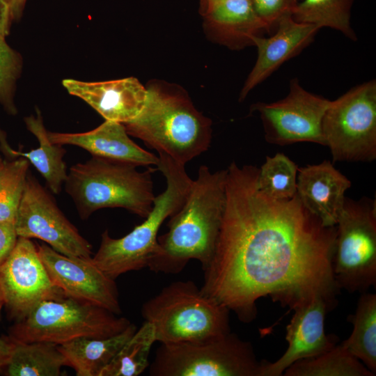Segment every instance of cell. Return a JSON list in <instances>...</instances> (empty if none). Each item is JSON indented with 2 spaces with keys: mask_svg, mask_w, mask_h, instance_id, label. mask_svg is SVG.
Instances as JSON below:
<instances>
[{
  "mask_svg": "<svg viewBox=\"0 0 376 376\" xmlns=\"http://www.w3.org/2000/svg\"><path fill=\"white\" fill-rule=\"evenodd\" d=\"M136 327L131 323L122 332L107 338L81 337L58 345L77 376H100L104 368L132 337Z\"/></svg>",
  "mask_w": 376,
  "mask_h": 376,
  "instance_id": "44dd1931",
  "label": "cell"
},
{
  "mask_svg": "<svg viewBox=\"0 0 376 376\" xmlns=\"http://www.w3.org/2000/svg\"><path fill=\"white\" fill-rule=\"evenodd\" d=\"M230 310L191 281H175L146 301L141 315L162 344L201 340L230 331Z\"/></svg>",
  "mask_w": 376,
  "mask_h": 376,
  "instance_id": "8992f818",
  "label": "cell"
},
{
  "mask_svg": "<svg viewBox=\"0 0 376 376\" xmlns=\"http://www.w3.org/2000/svg\"><path fill=\"white\" fill-rule=\"evenodd\" d=\"M223 0H199V12L203 16L216 3Z\"/></svg>",
  "mask_w": 376,
  "mask_h": 376,
  "instance_id": "d590c367",
  "label": "cell"
},
{
  "mask_svg": "<svg viewBox=\"0 0 376 376\" xmlns=\"http://www.w3.org/2000/svg\"><path fill=\"white\" fill-rule=\"evenodd\" d=\"M297 165L284 154L267 156L259 168L258 187L273 198H291L297 193Z\"/></svg>",
  "mask_w": 376,
  "mask_h": 376,
  "instance_id": "83f0119b",
  "label": "cell"
},
{
  "mask_svg": "<svg viewBox=\"0 0 376 376\" xmlns=\"http://www.w3.org/2000/svg\"><path fill=\"white\" fill-rule=\"evenodd\" d=\"M211 124L182 93L152 85L141 111L123 125L129 135L185 165L209 148Z\"/></svg>",
  "mask_w": 376,
  "mask_h": 376,
  "instance_id": "3957f363",
  "label": "cell"
},
{
  "mask_svg": "<svg viewBox=\"0 0 376 376\" xmlns=\"http://www.w3.org/2000/svg\"><path fill=\"white\" fill-rule=\"evenodd\" d=\"M54 143L80 147L92 156L133 164L152 167L157 165L159 157L144 150L129 136L123 123L105 120L93 130L81 133L47 132Z\"/></svg>",
  "mask_w": 376,
  "mask_h": 376,
  "instance_id": "ac0fdd59",
  "label": "cell"
},
{
  "mask_svg": "<svg viewBox=\"0 0 376 376\" xmlns=\"http://www.w3.org/2000/svg\"><path fill=\"white\" fill-rule=\"evenodd\" d=\"M276 31L270 37L256 36L253 44L257 47L256 63L241 90L239 100L268 78L283 63L299 54L310 45L320 29L314 24L295 21L291 15L283 17L277 23Z\"/></svg>",
  "mask_w": 376,
  "mask_h": 376,
  "instance_id": "2e32d148",
  "label": "cell"
},
{
  "mask_svg": "<svg viewBox=\"0 0 376 376\" xmlns=\"http://www.w3.org/2000/svg\"><path fill=\"white\" fill-rule=\"evenodd\" d=\"M36 112V116L26 117L24 122L29 131L37 138L39 147L28 152L15 151V156L27 159L44 178L49 189L58 194L68 176L63 159L65 150L62 145L50 141L40 112L38 109Z\"/></svg>",
  "mask_w": 376,
  "mask_h": 376,
  "instance_id": "7402d4cb",
  "label": "cell"
},
{
  "mask_svg": "<svg viewBox=\"0 0 376 376\" xmlns=\"http://www.w3.org/2000/svg\"><path fill=\"white\" fill-rule=\"evenodd\" d=\"M101 306L63 297L36 305L13 326L10 338L19 342L61 345L81 337L107 338L124 331L131 322Z\"/></svg>",
  "mask_w": 376,
  "mask_h": 376,
  "instance_id": "52a82bcc",
  "label": "cell"
},
{
  "mask_svg": "<svg viewBox=\"0 0 376 376\" xmlns=\"http://www.w3.org/2000/svg\"><path fill=\"white\" fill-rule=\"evenodd\" d=\"M354 0H301L292 13L298 22L329 27L341 32L349 39L357 40L350 23Z\"/></svg>",
  "mask_w": 376,
  "mask_h": 376,
  "instance_id": "484cf974",
  "label": "cell"
},
{
  "mask_svg": "<svg viewBox=\"0 0 376 376\" xmlns=\"http://www.w3.org/2000/svg\"><path fill=\"white\" fill-rule=\"evenodd\" d=\"M226 170L225 208L202 292L244 323L256 318L263 297L291 309L318 296L336 302V226L324 225L297 193L265 194L256 166L233 162Z\"/></svg>",
  "mask_w": 376,
  "mask_h": 376,
  "instance_id": "6da1fadb",
  "label": "cell"
},
{
  "mask_svg": "<svg viewBox=\"0 0 376 376\" xmlns=\"http://www.w3.org/2000/svg\"><path fill=\"white\" fill-rule=\"evenodd\" d=\"M4 373L9 376H58L66 366L58 345L14 341Z\"/></svg>",
  "mask_w": 376,
  "mask_h": 376,
  "instance_id": "603a6c76",
  "label": "cell"
},
{
  "mask_svg": "<svg viewBox=\"0 0 376 376\" xmlns=\"http://www.w3.org/2000/svg\"><path fill=\"white\" fill-rule=\"evenodd\" d=\"M335 305L336 302L318 296L295 306L286 327L288 348L274 362L262 361L260 376L283 375L295 362L317 357L336 345L338 338L327 335L324 330L326 314Z\"/></svg>",
  "mask_w": 376,
  "mask_h": 376,
  "instance_id": "9a60e30c",
  "label": "cell"
},
{
  "mask_svg": "<svg viewBox=\"0 0 376 376\" xmlns=\"http://www.w3.org/2000/svg\"><path fill=\"white\" fill-rule=\"evenodd\" d=\"M210 36L231 49L253 45V38L267 31L251 0H223L204 15Z\"/></svg>",
  "mask_w": 376,
  "mask_h": 376,
  "instance_id": "ffe728a7",
  "label": "cell"
},
{
  "mask_svg": "<svg viewBox=\"0 0 376 376\" xmlns=\"http://www.w3.org/2000/svg\"><path fill=\"white\" fill-rule=\"evenodd\" d=\"M29 166V162L23 157L4 161L0 171V222L15 224Z\"/></svg>",
  "mask_w": 376,
  "mask_h": 376,
  "instance_id": "f1b7e54d",
  "label": "cell"
},
{
  "mask_svg": "<svg viewBox=\"0 0 376 376\" xmlns=\"http://www.w3.org/2000/svg\"><path fill=\"white\" fill-rule=\"evenodd\" d=\"M227 170L202 165L182 207L170 217L168 231L158 236L148 267L155 273H180L191 260L204 269L217 242L226 204Z\"/></svg>",
  "mask_w": 376,
  "mask_h": 376,
  "instance_id": "7a4b0ae2",
  "label": "cell"
},
{
  "mask_svg": "<svg viewBox=\"0 0 376 376\" xmlns=\"http://www.w3.org/2000/svg\"><path fill=\"white\" fill-rule=\"evenodd\" d=\"M0 290L10 316L17 321L40 302L65 296L52 283L36 245L22 237L0 267Z\"/></svg>",
  "mask_w": 376,
  "mask_h": 376,
  "instance_id": "4fadbf2b",
  "label": "cell"
},
{
  "mask_svg": "<svg viewBox=\"0 0 376 376\" xmlns=\"http://www.w3.org/2000/svg\"><path fill=\"white\" fill-rule=\"evenodd\" d=\"M285 376H375L342 343L317 357L290 365Z\"/></svg>",
  "mask_w": 376,
  "mask_h": 376,
  "instance_id": "d4e9b609",
  "label": "cell"
},
{
  "mask_svg": "<svg viewBox=\"0 0 376 376\" xmlns=\"http://www.w3.org/2000/svg\"><path fill=\"white\" fill-rule=\"evenodd\" d=\"M322 131L333 162H371L376 159V81L354 86L330 100Z\"/></svg>",
  "mask_w": 376,
  "mask_h": 376,
  "instance_id": "30bf717a",
  "label": "cell"
},
{
  "mask_svg": "<svg viewBox=\"0 0 376 376\" xmlns=\"http://www.w3.org/2000/svg\"><path fill=\"white\" fill-rule=\"evenodd\" d=\"M3 304H3V299L2 294H1V290H0V320H1V311L2 306Z\"/></svg>",
  "mask_w": 376,
  "mask_h": 376,
  "instance_id": "8d00e7d4",
  "label": "cell"
},
{
  "mask_svg": "<svg viewBox=\"0 0 376 376\" xmlns=\"http://www.w3.org/2000/svg\"><path fill=\"white\" fill-rule=\"evenodd\" d=\"M63 85L70 94L82 99L105 120L123 124L139 114L147 97V88L134 77L92 82L66 79Z\"/></svg>",
  "mask_w": 376,
  "mask_h": 376,
  "instance_id": "e0dca14e",
  "label": "cell"
},
{
  "mask_svg": "<svg viewBox=\"0 0 376 376\" xmlns=\"http://www.w3.org/2000/svg\"><path fill=\"white\" fill-rule=\"evenodd\" d=\"M156 342L152 325L144 321L132 337L104 368L100 376H138L148 368L149 354Z\"/></svg>",
  "mask_w": 376,
  "mask_h": 376,
  "instance_id": "4316f807",
  "label": "cell"
},
{
  "mask_svg": "<svg viewBox=\"0 0 376 376\" xmlns=\"http://www.w3.org/2000/svg\"><path fill=\"white\" fill-rule=\"evenodd\" d=\"M36 246L52 283L66 297L121 313L115 280L96 267L91 258L68 257L45 244Z\"/></svg>",
  "mask_w": 376,
  "mask_h": 376,
  "instance_id": "5bb4252c",
  "label": "cell"
},
{
  "mask_svg": "<svg viewBox=\"0 0 376 376\" xmlns=\"http://www.w3.org/2000/svg\"><path fill=\"white\" fill-rule=\"evenodd\" d=\"M15 228L18 237L37 238L71 258H91V245L65 217L54 200L28 173Z\"/></svg>",
  "mask_w": 376,
  "mask_h": 376,
  "instance_id": "7c38bea8",
  "label": "cell"
},
{
  "mask_svg": "<svg viewBox=\"0 0 376 376\" xmlns=\"http://www.w3.org/2000/svg\"><path fill=\"white\" fill-rule=\"evenodd\" d=\"M4 164V160L2 159L1 157L0 156V171Z\"/></svg>",
  "mask_w": 376,
  "mask_h": 376,
  "instance_id": "74e56055",
  "label": "cell"
},
{
  "mask_svg": "<svg viewBox=\"0 0 376 376\" xmlns=\"http://www.w3.org/2000/svg\"><path fill=\"white\" fill-rule=\"evenodd\" d=\"M13 347V340L8 338H0V373H4Z\"/></svg>",
  "mask_w": 376,
  "mask_h": 376,
  "instance_id": "836d02e7",
  "label": "cell"
},
{
  "mask_svg": "<svg viewBox=\"0 0 376 376\" xmlns=\"http://www.w3.org/2000/svg\"><path fill=\"white\" fill-rule=\"evenodd\" d=\"M156 170L139 171L133 164L92 156L70 169L65 187L82 219L106 207L124 208L146 218L155 198L152 174Z\"/></svg>",
  "mask_w": 376,
  "mask_h": 376,
  "instance_id": "277c9868",
  "label": "cell"
},
{
  "mask_svg": "<svg viewBox=\"0 0 376 376\" xmlns=\"http://www.w3.org/2000/svg\"><path fill=\"white\" fill-rule=\"evenodd\" d=\"M261 19L266 24L268 31L276 28L278 22L284 16L291 15L301 0H251Z\"/></svg>",
  "mask_w": 376,
  "mask_h": 376,
  "instance_id": "4dcf8cb0",
  "label": "cell"
},
{
  "mask_svg": "<svg viewBox=\"0 0 376 376\" xmlns=\"http://www.w3.org/2000/svg\"><path fill=\"white\" fill-rule=\"evenodd\" d=\"M329 102V100L304 89L299 80L293 78L284 98L270 103H255L251 111L259 113L265 139L269 143L287 146L311 142L326 146L322 121Z\"/></svg>",
  "mask_w": 376,
  "mask_h": 376,
  "instance_id": "8fae6325",
  "label": "cell"
},
{
  "mask_svg": "<svg viewBox=\"0 0 376 376\" xmlns=\"http://www.w3.org/2000/svg\"><path fill=\"white\" fill-rule=\"evenodd\" d=\"M151 376H260L253 346L230 331L201 340L162 344L149 365Z\"/></svg>",
  "mask_w": 376,
  "mask_h": 376,
  "instance_id": "ba28073f",
  "label": "cell"
},
{
  "mask_svg": "<svg viewBox=\"0 0 376 376\" xmlns=\"http://www.w3.org/2000/svg\"><path fill=\"white\" fill-rule=\"evenodd\" d=\"M332 261L339 289L368 292L376 285V200L345 198L336 223Z\"/></svg>",
  "mask_w": 376,
  "mask_h": 376,
  "instance_id": "9c48e42d",
  "label": "cell"
},
{
  "mask_svg": "<svg viewBox=\"0 0 376 376\" xmlns=\"http://www.w3.org/2000/svg\"><path fill=\"white\" fill-rule=\"evenodd\" d=\"M350 180L324 160L298 167L297 194L303 205L327 226L336 225Z\"/></svg>",
  "mask_w": 376,
  "mask_h": 376,
  "instance_id": "d6986e66",
  "label": "cell"
},
{
  "mask_svg": "<svg viewBox=\"0 0 376 376\" xmlns=\"http://www.w3.org/2000/svg\"><path fill=\"white\" fill-rule=\"evenodd\" d=\"M17 238L15 224L0 222V267L12 252Z\"/></svg>",
  "mask_w": 376,
  "mask_h": 376,
  "instance_id": "1f68e13d",
  "label": "cell"
},
{
  "mask_svg": "<svg viewBox=\"0 0 376 376\" xmlns=\"http://www.w3.org/2000/svg\"><path fill=\"white\" fill-rule=\"evenodd\" d=\"M353 331L341 343L373 374L376 373V294L365 292L354 314L347 317Z\"/></svg>",
  "mask_w": 376,
  "mask_h": 376,
  "instance_id": "cb8c5ba5",
  "label": "cell"
},
{
  "mask_svg": "<svg viewBox=\"0 0 376 376\" xmlns=\"http://www.w3.org/2000/svg\"><path fill=\"white\" fill-rule=\"evenodd\" d=\"M9 5L13 20L20 17L26 0H5Z\"/></svg>",
  "mask_w": 376,
  "mask_h": 376,
  "instance_id": "e575fe53",
  "label": "cell"
},
{
  "mask_svg": "<svg viewBox=\"0 0 376 376\" xmlns=\"http://www.w3.org/2000/svg\"><path fill=\"white\" fill-rule=\"evenodd\" d=\"M21 67L19 54L0 36V103L7 112L13 115L17 112L13 100L15 87Z\"/></svg>",
  "mask_w": 376,
  "mask_h": 376,
  "instance_id": "f546056e",
  "label": "cell"
},
{
  "mask_svg": "<svg viewBox=\"0 0 376 376\" xmlns=\"http://www.w3.org/2000/svg\"><path fill=\"white\" fill-rule=\"evenodd\" d=\"M13 21L11 10L5 0H0V36L6 38L9 34L10 26Z\"/></svg>",
  "mask_w": 376,
  "mask_h": 376,
  "instance_id": "d6a6232c",
  "label": "cell"
},
{
  "mask_svg": "<svg viewBox=\"0 0 376 376\" xmlns=\"http://www.w3.org/2000/svg\"><path fill=\"white\" fill-rule=\"evenodd\" d=\"M158 157L157 169L165 177L166 187L155 196L150 213L141 224L120 238H113L104 230L100 246L91 257V262L113 280L130 271L148 267L157 247L160 226L182 207L191 188L193 180L185 165L164 154H159Z\"/></svg>",
  "mask_w": 376,
  "mask_h": 376,
  "instance_id": "5b68a950",
  "label": "cell"
}]
</instances>
